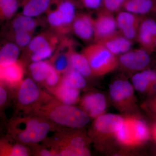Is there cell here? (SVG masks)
Masks as SVG:
<instances>
[{
	"mask_svg": "<svg viewBox=\"0 0 156 156\" xmlns=\"http://www.w3.org/2000/svg\"><path fill=\"white\" fill-rule=\"evenodd\" d=\"M98 42L102 44L109 51L116 56H119L132 49L133 43L118 30Z\"/></svg>",
	"mask_w": 156,
	"mask_h": 156,
	"instance_id": "18",
	"label": "cell"
},
{
	"mask_svg": "<svg viewBox=\"0 0 156 156\" xmlns=\"http://www.w3.org/2000/svg\"><path fill=\"white\" fill-rule=\"evenodd\" d=\"M60 83L80 90L83 89L87 85L86 78L72 68L63 74Z\"/></svg>",
	"mask_w": 156,
	"mask_h": 156,
	"instance_id": "28",
	"label": "cell"
},
{
	"mask_svg": "<svg viewBox=\"0 0 156 156\" xmlns=\"http://www.w3.org/2000/svg\"><path fill=\"white\" fill-rule=\"evenodd\" d=\"M94 18L88 12H78L72 26V32L86 43L94 42Z\"/></svg>",
	"mask_w": 156,
	"mask_h": 156,
	"instance_id": "11",
	"label": "cell"
},
{
	"mask_svg": "<svg viewBox=\"0 0 156 156\" xmlns=\"http://www.w3.org/2000/svg\"><path fill=\"white\" fill-rule=\"evenodd\" d=\"M62 37L51 30L44 31L34 37L28 46L23 50L21 61L25 64L31 53L50 45L58 44Z\"/></svg>",
	"mask_w": 156,
	"mask_h": 156,
	"instance_id": "14",
	"label": "cell"
},
{
	"mask_svg": "<svg viewBox=\"0 0 156 156\" xmlns=\"http://www.w3.org/2000/svg\"><path fill=\"white\" fill-rule=\"evenodd\" d=\"M124 118L113 114H103L95 118L92 125V131L97 135L114 134L122 127Z\"/></svg>",
	"mask_w": 156,
	"mask_h": 156,
	"instance_id": "15",
	"label": "cell"
},
{
	"mask_svg": "<svg viewBox=\"0 0 156 156\" xmlns=\"http://www.w3.org/2000/svg\"><path fill=\"white\" fill-rule=\"evenodd\" d=\"M20 0H0V18L2 21L11 20L20 6Z\"/></svg>",
	"mask_w": 156,
	"mask_h": 156,
	"instance_id": "29",
	"label": "cell"
},
{
	"mask_svg": "<svg viewBox=\"0 0 156 156\" xmlns=\"http://www.w3.org/2000/svg\"><path fill=\"white\" fill-rule=\"evenodd\" d=\"M120 144L126 147H134L144 143L149 137L147 125L143 120L134 117L124 119L122 127L115 134Z\"/></svg>",
	"mask_w": 156,
	"mask_h": 156,
	"instance_id": "6",
	"label": "cell"
},
{
	"mask_svg": "<svg viewBox=\"0 0 156 156\" xmlns=\"http://www.w3.org/2000/svg\"><path fill=\"white\" fill-rule=\"evenodd\" d=\"M82 53L89 62L95 76H102L119 67L118 56L114 55L99 42L90 44L83 49Z\"/></svg>",
	"mask_w": 156,
	"mask_h": 156,
	"instance_id": "4",
	"label": "cell"
},
{
	"mask_svg": "<svg viewBox=\"0 0 156 156\" xmlns=\"http://www.w3.org/2000/svg\"><path fill=\"white\" fill-rule=\"evenodd\" d=\"M80 8L96 11L101 8L102 0H76Z\"/></svg>",
	"mask_w": 156,
	"mask_h": 156,
	"instance_id": "33",
	"label": "cell"
},
{
	"mask_svg": "<svg viewBox=\"0 0 156 156\" xmlns=\"http://www.w3.org/2000/svg\"><path fill=\"white\" fill-rule=\"evenodd\" d=\"M78 129H66L53 133L43 143L51 148L56 156L90 155L87 145L90 140Z\"/></svg>",
	"mask_w": 156,
	"mask_h": 156,
	"instance_id": "3",
	"label": "cell"
},
{
	"mask_svg": "<svg viewBox=\"0 0 156 156\" xmlns=\"http://www.w3.org/2000/svg\"><path fill=\"white\" fill-rule=\"evenodd\" d=\"M6 86L1 83L0 86V105L1 107L5 104L8 99V91L5 88Z\"/></svg>",
	"mask_w": 156,
	"mask_h": 156,
	"instance_id": "34",
	"label": "cell"
},
{
	"mask_svg": "<svg viewBox=\"0 0 156 156\" xmlns=\"http://www.w3.org/2000/svg\"></svg>",
	"mask_w": 156,
	"mask_h": 156,
	"instance_id": "38",
	"label": "cell"
},
{
	"mask_svg": "<svg viewBox=\"0 0 156 156\" xmlns=\"http://www.w3.org/2000/svg\"><path fill=\"white\" fill-rule=\"evenodd\" d=\"M151 54L143 48L131 49L118 56L119 67L134 74L147 69L151 62Z\"/></svg>",
	"mask_w": 156,
	"mask_h": 156,
	"instance_id": "8",
	"label": "cell"
},
{
	"mask_svg": "<svg viewBox=\"0 0 156 156\" xmlns=\"http://www.w3.org/2000/svg\"><path fill=\"white\" fill-rule=\"evenodd\" d=\"M156 41V20L149 16L146 17L140 26L136 41L151 53L155 51Z\"/></svg>",
	"mask_w": 156,
	"mask_h": 156,
	"instance_id": "13",
	"label": "cell"
},
{
	"mask_svg": "<svg viewBox=\"0 0 156 156\" xmlns=\"http://www.w3.org/2000/svg\"><path fill=\"white\" fill-rule=\"evenodd\" d=\"M62 77V76H61V74L58 72L52 66L44 85L47 89L56 87L60 83Z\"/></svg>",
	"mask_w": 156,
	"mask_h": 156,
	"instance_id": "32",
	"label": "cell"
},
{
	"mask_svg": "<svg viewBox=\"0 0 156 156\" xmlns=\"http://www.w3.org/2000/svg\"><path fill=\"white\" fill-rule=\"evenodd\" d=\"M156 9V0H126L122 10L142 16H152Z\"/></svg>",
	"mask_w": 156,
	"mask_h": 156,
	"instance_id": "20",
	"label": "cell"
},
{
	"mask_svg": "<svg viewBox=\"0 0 156 156\" xmlns=\"http://www.w3.org/2000/svg\"><path fill=\"white\" fill-rule=\"evenodd\" d=\"M37 18L22 14L16 15L11 19L9 31H26L34 34L41 22Z\"/></svg>",
	"mask_w": 156,
	"mask_h": 156,
	"instance_id": "21",
	"label": "cell"
},
{
	"mask_svg": "<svg viewBox=\"0 0 156 156\" xmlns=\"http://www.w3.org/2000/svg\"><path fill=\"white\" fill-rule=\"evenodd\" d=\"M71 66L86 78L94 76L87 58L82 53H79L73 49L70 53Z\"/></svg>",
	"mask_w": 156,
	"mask_h": 156,
	"instance_id": "25",
	"label": "cell"
},
{
	"mask_svg": "<svg viewBox=\"0 0 156 156\" xmlns=\"http://www.w3.org/2000/svg\"><path fill=\"white\" fill-rule=\"evenodd\" d=\"M152 16H153V18H154L156 20V9L155 10V11L154 13L153 14V15H152Z\"/></svg>",
	"mask_w": 156,
	"mask_h": 156,
	"instance_id": "36",
	"label": "cell"
},
{
	"mask_svg": "<svg viewBox=\"0 0 156 156\" xmlns=\"http://www.w3.org/2000/svg\"><path fill=\"white\" fill-rule=\"evenodd\" d=\"M80 8L76 0H51L49 9L66 34L72 32V26Z\"/></svg>",
	"mask_w": 156,
	"mask_h": 156,
	"instance_id": "7",
	"label": "cell"
},
{
	"mask_svg": "<svg viewBox=\"0 0 156 156\" xmlns=\"http://www.w3.org/2000/svg\"><path fill=\"white\" fill-rule=\"evenodd\" d=\"M32 114L44 118L66 129H80L87 126L91 119L82 108L62 103L53 96L41 105Z\"/></svg>",
	"mask_w": 156,
	"mask_h": 156,
	"instance_id": "2",
	"label": "cell"
},
{
	"mask_svg": "<svg viewBox=\"0 0 156 156\" xmlns=\"http://www.w3.org/2000/svg\"><path fill=\"white\" fill-rule=\"evenodd\" d=\"M21 50L14 42L9 41L5 43L0 50V65L8 64L19 60Z\"/></svg>",
	"mask_w": 156,
	"mask_h": 156,
	"instance_id": "27",
	"label": "cell"
},
{
	"mask_svg": "<svg viewBox=\"0 0 156 156\" xmlns=\"http://www.w3.org/2000/svg\"><path fill=\"white\" fill-rule=\"evenodd\" d=\"M16 104L26 115L32 114L41 105L52 97L40 89L31 78L23 79L16 88Z\"/></svg>",
	"mask_w": 156,
	"mask_h": 156,
	"instance_id": "5",
	"label": "cell"
},
{
	"mask_svg": "<svg viewBox=\"0 0 156 156\" xmlns=\"http://www.w3.org/2000/svg\"><path fill=\"white\" fill-rule=\"evenodd\" d=\"M131 81L134 89L138 92H149L151 86L156 82V72L147 69L134 74Z\"/></svg>",
	"mask_w": 156,
	"mask_h": 156,
	"instance_id": "22",
	"label": "cell"
},
{
	"mask_svg": "<svg viewBox=\"0 0 156 156\" xmlns=\"http://www.w3.org/2000/svg\"><path fill=\"white\" fill-rule=\"evenodd\" d=\"M51 0H22L20 6L21 14L34 17H37L46 13L50 7Z\"/></svg>",
	"mask_w": 156,
	"mask_h": 156,
	"instance_id": "24",
	"label": "cell"
},
{
	"mask_svg": "<svg viewBox=\"0 0 156 156\" xmlns=\"http://www.w3.org/2000/svg\"><path fill=\"white\" fill-rule=\"evenodd\" d=\"M34 34L26 31H8L7 37L9 41L14 42L21 50H23L30 43Z\"/></svg>",
	"mask_w": 156,
	"mask_h": 156,
	"instance_id": "30",
	"label": "cell"
},
{
	"mask_svg": "<svg viewBox=\"0 0 156 156\" xmlns=\"http://www.w3.org/2000/svg\"><path fill=\"white\" fill-rule=\"evenodd\" d=\"M52 67L49 60H45L29 63L28 70L34 80L38 83L44 85Z\"/></svg>",
	"mask_w": 156,
	"mask_h": 156,
	"instance_id": "26",
	"label": "cell"
},
{
	"mask_svg": "<svg viewBox=\"0 0 156 156\" xmlns=\"http://www.w3.org/2000/svg\"><path fill=\"white\" fill-rule=\"evenodd\" d=\"M111 97L117 105L124 107L132 101L134 97V87L129 81L118 79L109 87Z\"/></svg>",
	"mask_w": 156,
	"mask_h": 156,
	"instance_id": "16",
	"label": "cell"
},
{
	"mask_svg": "<svg viewBox=\"0 0 156 156\" xmlns=\"http://www.w3.org/2000/svg\"><path fill=\"white\" fill-rule=\"evenodd\" d=\"M13 138L2 140L0 142L1 156H28L31 151L25 144L19 142H13Z\"/></svg>",
	"mask_w": 156,
	"mask_h": 156,
	"instance_id": "23",
	"label": "cell"
},
{
	"mask_svg": "<svg viewBox=\"0 0 156 156\" xmlns=\"http://www.w3.org/2000/svg\"><path fill=\"white\" fill-rule=\"evenodd\" d=\"M126 0H102L100 9L115 14L122 10Z\"/></svg>",
	"mask_w": 156,
	"mask_h": 156,
	"instance_id": "31",
	"label": "cell"
},
{
	"mask_svg": "<svg viewBox=\"0 0 156 156\" xmlns=\"http://www.w3.org/2000/svg\"><path fill=\"white\" fill-rule=\"evenodd\" d=\"M25 64L21 60L0 65L1 83L6 87L16 88L23 80Z\"/></svg>",
	"mask_w": 156,
	"mask_h": 156,
	"instance_id": "12",
	"label": "cell"
},
{
	"mask_svg": "<svg viewBox=\"0 0 156 156\" xmlns=\"http://www.w3.org/2000/svg\"><path fill=\"white\" fill-rule=\"evenodd\" d=\"M52 96L65 104L74 105L80 100V90L60 83L56 87L47 88Z\"/></svg>",
	"mask_w": 156,
	"mask_h": 156,
	"instance_id": "19",
	"label": "cell"
},
{
	"mask_svg": "<svg viewBox=\"0 0 156 156\" xmlns=\"http://www.w3.org/2000/svg\"><path fill=\"white\" fill-rule=\"evenodd\" d=\"M80 106L90 118L95 119L105 113L107 107L106 98L100 92L89 93L81 99Z\"/></svg>",
	"mask_w": 156,
	"mask_h": 156,
	"instance_id": "17",
	"label": "cell"
},
{
	"mask_svg": "<svg viewBox=\"0 0 156 156\" xmlns=\"http://www.w3.org/2000/svg\"><path fill=\"white\" fill-rule=\"evenodd\" d=\"M94 18V42H100L118 31L114 14L100 9Z\"/></svg>",
	"mask_w": 156,
	"mask_h": 156,
	"instance_id": "10",
	"label": "cell"
},
{
	"mask_svg": "<svg viewBox=\"0 0 156 156\" xmlns=\"http://www.w3.org/2000/svg\"><path fill=\"white\" fill-rule=\"evenodd\" d=\"M153 134L155 138L156 139V126L154 129Z\"/></svg>",
	"mask_w": 156,
	"mask_h": 156,
	"instance_id": "35",
	"label": "cell"
},
{
	"mask_svg": "<svg viewBox=\"0 0 156 156\" xmlns=\"http://www.w3.org/2000/svg\"><path fill=\"white\" fill-rule=\"evenodd\" d=\"M62 129L44 118L27 114L10 121L9 136L17 142L32 146L44 142L49 134Z\"/></svg>",
	"mask_w": 156,
	"mask_h": 156,
	"instance_id": "1",
	"label": "cell"
},
{
	"mask_svg": "<svg viewBox=\"0 0 156 156\" xmlns=\"http://www.w3.org/2000/svg\"><path fill=\"white\" fill-rule=\"evenodd\" d=\"M156 51V41L155 43V51Z\"/></svg>",
	"mask_w": 156,
	"mask_h": 156,
	"instance_id": "37",
	"label": "cell"
},
{
	"mask_svg": "<svg viewBox=\"0 0 156 156\" xmlns=\"http://www.w3.org/2000/svg\"><path fill=\"white\" fill-rule=\"evenodd\" d=\"M118 30L124 36L134 42L136 41L140 23L147 16L121 10L116 13Z\"/></svg>",
	"mask_w": 156,
	"mask_h": 156,
	"instance_id": "9",
	"label": "cell"
}]
</instances>
